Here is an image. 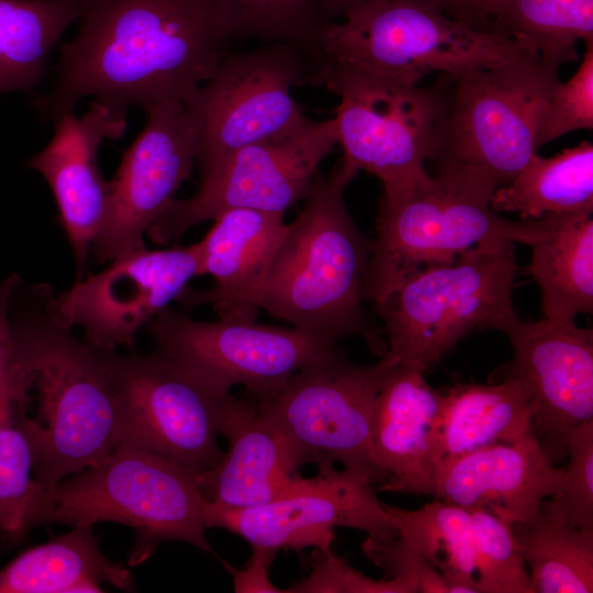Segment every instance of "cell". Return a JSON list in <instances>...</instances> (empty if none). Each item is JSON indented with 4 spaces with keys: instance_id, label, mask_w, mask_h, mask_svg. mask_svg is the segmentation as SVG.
I'll return each instance as SVG.
<instances>
[{
    "instance_id": "1",
    "label": "cell",
    "mask_w": 593,
    "mask_h": 593,
    "mask_svg": "<svg viewBox=\"0 0 593 593\" xmlns=\"http://www.w3.org/2000/svg\"><path fill=\"white\" fill-rule=\"evenodd\" d=\"M79 21L52 87L34 100L51 122L89 96L122 113L186 102L231 52L214 0H83Z\"/></svg>"
},
{
    "instance_id": "2",
    "label": "cell",
    "mask_w": 593,
    "mask_h": 593,
    "mask_svg": "<svg viewBox=\"0 0 593 593\" xmlns=\"http://www.w3.org/2000/svg\"><path fill=\"white\" fill-rule=\"evenodd\" d=\"M47 283L15 280L5 309L11 390L43 493L122 444L118 392L100 350L54 310Z\"/></svg>"
},
{
    "instance_id": "3",
    "label": "cell",
    "mask_w": 593,
    "mask_h": 593,
    "mask_svg": "<svg viewBox=\"0 0 593 593\" xmlns=\"http://www.w3.org/2000/svg\"><path fill=\"white\" fill-rule=\"evenodd\" d=\"M357 174L343 159L326 176L316 171L305 206L287 224L258 305L320 336H360L382 357L387 344L381 329L361 305L371 240L357 227L344 199Z\"/></svg>"
},
{
    "instance_id": "4",
    "label": "cell",
    "mask_w": 593,
    "mask_h": 593,
    "mask_svg": "<svg viewBox=\"0 0 593 593\" xmlns=\"http://www.w3.org/2000/svg\"><path fill=\"white\" fill-rule=\"evenodd\" d=\"M537 58L502 34L455 21L436 0H373L324 26L309 85L345 78L417 85L436 71L455 77Z\"/></svg>"
},
{
    "instance_id": "5",
    "label": "cell",
    "mask_w": 593,
    "mask_h": 593,
    "mask_svg": "<svg viewBox=\"0 0 593 593\" xmlns=\"http://www.w3.org/2000/svg\"><path fill=\"white\" fill-rule=\"evenodd\" d=\"M496 187L457 166H438L403 200L380 203L376 236L362 282V299H384L406 278L433 265L449 264L486 240L532 246L542 238L551 217L511 221L491 206Z\"/></svg>"
},
{
    "instance_id": "6",
    "label": "cell",
    "mask_w": 593,
    "mask_h": 593,
    "mask_svg": "<svg viewBox=\"0 0 593 593\" xmlns=\"http://www.w3.org/2000/svg\"><path fill=\"white\" fill-rule=\"evenodd\" d=\"M515 244L479 243L449 264L416 271L374 303L388 338L382 357L424 372L471 332H504L519 317L512 300Z\"/></svg>"
},
{
    "instance_id": "7",
    "label": "cell",
    "mask_w": 593,
    "mask_h": 593,
    "mask_svg": "<svg viewBox=\"0 0 593 593\" xmlns=\"http://www.w3.org/2000/svg\"><path fill=\"white\" fill-rule=\"evenodd\" d=\"M198 472L159 455L120 445L100 461L44 494L35 527L47 524L126 525L136 532L130 564L146 560L163 540L213 552L205 538Z\"/></svg>"
},
{
    "instance_id": "8",
    "label": "cell",
    "mask_w": 593,
    "mask_h": 593,
    "mask_svg": "<svg viewBox=\"0 0 593 593\" xmlns=\"http://www.w3.org/2000/svg\"><path fill=\"white\" fill-rule=\"evenodd\" d=\"M396 365L381 357L361 366L337 348L251 399L286 438L299 469L340 463L373 484L385 478L373 461L370 423L377 395Z\"/></svg>"
},
{
    "instance_id": "9",
    "label": "cell",
    "mask_w": 593,
    "mask_h": 593,
    "mask_svg": "<svg viewBox=\"0 0 593 593\" xmlns=\"http://www.w3.org/2000/svg\"><path fill=\"white\" fill-rule=\"evenodd\" d=\"M537 59L470 69L449 77L441 134L432 160L508 184L538 150V133L560 81Z\"/></svg>"
},
{
    "instance_id": "10",
    "label": "cell",
    "mask_w": 593,
    "mask_h": 593,
    "mask_svg": "<svg viewBox=\"0 0 593 593\" xmlns=\"http://www.w3.org/2000/svg\"><path fill=\"white\" fill-rule=\"evenodd\" d=\"M339 97L334 118L343 160L383 183L380 203L403 200L428 172L441 134L447 93L390 81L345 78L325 87Z\"/></svg>"
},
{
    "instance_id": "11",
    "label": "cell",
    "mask_w": 593,
    "mask_h": 593,
    "mask_svg": "<svg viewBox=\"0 0 593 593\" xmlns=\"http://www.w3.org/2000/svg\"><path fill=\"white\" fill-rule=\"evenodd\" d=\"M312 60L287 44L228 54L186 101L198 139L200 178L244 146L273 137L305 116L292 97L309 83Z\"/></svg>"
},
{
    "instance_id": "12",
    "label": "cell",
    "mask_w": 593,
    "mask_h": 593,
    "mask_svg": "<svg viewBox=\"0 0 593 593\" xmlns=\"http://www.w3.org/2000/svg\"><path fill=\"white\" fill-rule=\"evenodd\" d=\"M338 143L335 119L304 116L291 128L233 152L183 200L174 199L146 232L165 245L225 211L281 213L309 194L320 163Z\"/></svg>"
},
{
    "instance_id": "13",
    "label": "cell",
    "mask_w": 593,
    "mask_h": 593,
    "mask_svg": "<svg viewBox=\"0 0 593 593\" xmlns=\"http://www.w3.org/2000/svg\"><path fill=\"white\" fill-rule=\"evenodd\" d=\"M119 395L122 444L197 472L224 456L217 444L221 392L180 362L157 351L119 354L99 348Z\"/></svg>"
},
{
    "instance_id": "14",
    "label": "cell",
    "mask_w": 593,
    "mask_h": 593,
    "mask_svg": "<svg viewBox=\"0 0 593 593\" xmlns=\"http://www.w3.org/2000/svg\"><path fill=\"white\" fill-rule=\"evenodd\" d=\"M157 353L174 359L214 389L243 385L249 398L337 349V340L296 327L220 318L195 321L163 310L148 324Z\"/></svg>"
},
{
    "instance_id": "15",
    "label": "cell",
    "mask_w": 593,
    "mask_h": 593,
    "mask_svg": "<svg viewBox=\"0 0 593 593\" xmlns=\"http://www.w3.org/2000/svg\"><path fill=\"white\" fill-rule=\"evenodd\" d=\"M205 527L230 530L251 546L275 550L331 549L336 527L356 528L388 539L398 535L372 484L348 471L320 468L284 494L248 507L203 501Z\"/></svg>"
},
{
    "instance_id": "16",
    "label": "cell",
    "mask_w": 593,
    "mask_h": 593,
    "mask_svg": "<svg viewBox=\"0 0 593 593\" xmlns=\"http://www.w3.org/2000/svg\"><path fill=\"white\" fill-rule=\"evenodd\" d=\"M145 111L143 131L108 181L105 215L90 249L100 261L145 247L147 230L195 166L198 139L186 102L164 101Z\"/></svg>"
},
{
    "instance_id": "17",
    "label": "cell",
    "mask_w": 593,
    "mask_h": 593,
    "mask_svg": "<svg viewBox=\"0 0 593 593\" xmlns=\"http://www.w3.org/2000/svg\"><path fill=\"white\" fill-rule=\"evenodd\" d=\"M197 276H201L199 243L143 247L55 294L54 310L65 325L83 329L94 347H132L139 329L178 300Z\"/></svg>"
},
{
    "instance_id": "18",
    "label": "cell",
    "mask_w": 593,
    "mask_h": 593,
    "mask_svg": "<svg viewBox=\"0 0 593 593\" xmlns=\"http://www.w3.org/2000/svg\"><path fill=\"white\" fill-rule=\"evenodd\" d=\"M503 333L514 350L504 377L527 392L532 432L555 463L566 457L574 428L593 419V331L571 320L518 317Z\"/></svg>"
},
{
    "instance_id": "19",
    "label": "cell",
    "mask_w": 593,
    "mask_h": 593,
    "mask_svg": "<svg viewBox=\"0 0 593 593\" xmlns=\"http://www.w3.org/2000/svg\"><path fill=\"white\" fill-rule=\"evenodd\" d=\"M53 124L52 139L27 166L51 187L60 223L81 269L102 225L108 202V181L100 172L98 152L104 139H118L124 134L126 113L93 100L82 116L70 111Z\"/></svg>"
},
{
    "instance_id": "20",
    "label": "cell",
    "mask_w": 593,
    "mask_h": 593,
    "mask_svg": "<svg viewBox=\"0 0 593 593\" xmlns=\"http://www.w3.org/2000/svg\"><path fill=\"white\" fill-rule=\"evenodd\" d=\"M563 467H556L530 430L486 446L434 470L430 493L438 500L485 511L507 525L529 519L540 503L556 494Z\"/></svg>"
},
{
    "instance_id": "21",
    "label": "cell",
    "mask_w": 593,
    "mask_h": 593,
    "mask_svg": "<svg viewBox=\"0 0 593 593\" xmlns=\"http://www.w3.org/2000/svg\"><path fill=\"white\" fill-rule=\"evenodd\" d=\"M216 426L228 449L215 467L197 474L204 501L228 507L255 506L284 494L302 478L286 438L251 399L226 394Z\"/></svg>"
},
{
    "instance_id": "22",
    "label": "cell",
    "mask_w": 593,
    "mask_h": 593,
    "mask_svg": "<svg viewBox=\"0 0 593 593\" xmlns=\"http://www.w3.org/2000/svg\"><path fill=\"white\" fill-rule=\"evenodd\" d=\"M286 228L281 213L248 209L223 212L199 242L201 276H212L215 286L186 290L178 300L190 307L209 304L220 318L254 322L261 288Z\"/></svg>"
},
{
    "instance_id": "23",
    "label": "cell",
    "mask_w": 593,
    "mask_h": 593,
    "mask_svg": "<svg viewBox=\"0 0 593 593\" xmlns=\"http://www.w3.org/2000/svg\"><path fill=\"white\" fill-rule=\"evenodd\" d=\"M440 392L423 372L395 366L380 389L370 423V449L385 480L378 491L430 493L432 456Z\"/></svg>"
},
{
    "instance_id": "24",
    "label": "cell",
    "mask_w": 593,
    "mask_h": 593,
    "mask_svg": "<svg viewBox=\"0 0 593 593\" xmlns=\"http://www.w3.org/2000/svg\"><path fill=\"white\" fill-rule=\"evenodd\" d=\"M433 473L443 463L532 430L534 407L521 382L504 377L499 383H458L440 392ZM433 480V479H432Z\"/></svg>"
},
{
    "instance_id": "25",
    "label": "cell",
    "mask_w": 593,
    "mask_h": 593,
    "mask_svg": "<svg viewBox=\"0 0 593 593\" xmlns=\"http://www.w3.org/2000/svg\"><path fill=\"white\" fill-rule=\"evenodd\" d=\"M102 584L134 591L130 570L100 551L93 526H72L0 571V593H96L104 591Z\"/></svg>"
},
{
    "instance_id": "26",
    "label": "cell",
    "mask_w": 593,
    "mask_h": 593,
    "mask_svg": "<svg viewBox=\"0 0 593 593\" xmlns=\"http://www.w3.org/2000/svg\"><path fill=\"white\" fill-rule=\"evenodd\" d=\"M550 217L547 234L532 245L529 271L541 291L544 317L574 321L593 312V220Z\"/></svg>"
},
{
    "instance_id": "27",
    "label": "cell",
    "mask_w": 593,
    "mask_h": 593,
    "mask_svg": "<svg viewBox=\"0 0 593 593\" xmlns=\"http://www.w3.org/2000/svg\"><path fill=\"white\" fill-rule=\"evenodd\" d=\"M490 206L495 213H518L523 220L592 214V143L582 142L553 157L534 154L508 184L494 191Z\"/></svg>"
},
{
    "instance_id": "28",
    "label": "cell",
    "mask_w": 593,
    "mask_h": 593,
    "mask_svg": "<svg viewBox=\"0 0 593 593\" xmlns=\"http://www.w3.org/2000/svg\"><path fill=\"white\" fill-rule=\"evenodd\" d=\"M83 0H0V93L31 91Z\"/></svg>"
},
{
    "instance_id": "29",
    "label": "cell",
    "mask_w": 593,
    "mask_h": 593,
    "mask_svg": "<svg viewBox=\"0 0 593 593\" xmlns=\"http://www.w3.org/2000/svg\"><path fill=\"white\" fill-rule=\"evenodd\" d=\"M510 526L534 593L593 592V527L573 526L541 504Z\"/></svg>"
},
{
    "instance_id": "30",
    "label": "cell",
    "mask_w": 593,
    "mask_h": 593,
    "mask_svg": "<svg viewBox=\"0 0 593 593\" xmlns=\"http://www.w3.org/2000/svg\"><path fill=\"white\" fill-rule=\"evenodd\" d=\"M384 506L398 536L440 572L452 593H479L468 508L438 499L413 511Z\"/></svg>"
},
{
    "instance_id": "31",
    "label": "cell",
    "mask_w": 593,
    "mask_h": 593,
    "mask_svg": "<svg viewBox=\"0 0 593 593\" xmlns=\"http://www.w3.org/2000/svg\"><path fill=\"white\" fill-rule=\"evenodd\" d=\"M43 491L34 458L14 406L10 366L0 320V538L12 546L35 527Z\"/></svg>"
},
{
    "instance_id": "32",
    "label": "cell",
    "mask_w": 593,
    "mask_h": 593,
    "mask_svg": "<svg viewBox=\"0 0 593 593\" xmlns=\"http://www.w3.org/2000/svg\"><path fill=\"white\" fill-rule=\"evenodd\" d=\"M489 30L559 69L579 60L577 42H593V0H505Z\"/></svg>"
},
{
    "instance_id": "33",
    "label": "cell",
    "mask_w": 593,
    "mask_h": 593,
    "mask_svg": "<svg viewBox=\"0 0 593 593\" xmlns=\"http://www.w3.org/2000/svg\"><path fill=\"white\" fill-rule=\"evenodd\" d=\"M232 38L294 46L313 59L324 21L315 0H214Z\"/></svg>"
},
{
    "instance_id": "34",
    "label": "cell",
    "mask_w": 593,
    "mask_h": 593,
    "mask_svg": "<svg viewBox=\"0 0 593 593\" xmlns=\"http://www.w3.org/2000/svg\"><path fill=\"white\" fill-rule=\"evenodd\" d=\"M469 510V508H468ZM479 593H534L511 526L494 515L469 510Z\"/></svg>"
},
{
    "instance_id": "35",
    "label": "cell",
    "mask_w": 593,
    "mask_h": 593,
    "mask_svg": "<svg viewBox=\"0 0 593 593\" xmlns=\"http://www.w3.org/2000/svg\"><path fill=\"white\" fill-rule=\"evenodd\" d=\"M559 491L540 504L569 524L593 527V419L571 433Z\"/></svg>"
},
{
    "instance_id": "36",
    "label": "cell",
    "mask_w": 593,
    "mask_h": 593,
    "mask_svg": "<svg viewBox=\"0 0 593 593\" xmlns=\"http://www.w3.org/2000/svg\"><path fill=\"white\" fill-rule=\"evenodd\" d=\"M585 46L575 74L553 89L540 124L538 147L569 132L593 127V42Z\"/></svg>"
},
{
    "instance_id": "37",
    "label": "cell",
    "mask_w": 593,
    "mask_h": 593,
    "mask_svg": "<svg viewBox=\"0 0 593 593\" xmlns=\"http://www.w3.org/2000/svg\"><path fill=\"white\" fill-rule=\"evenodd\" d=\"M296 593H418L417 588L401 578L373 580L335 557L331 549H315L307 578L284 590Z\"/></svg>"
},
{
    "instance_id": "38",
    "label": "cell",
    "mask_w": 593,
    "mask_h": 593,
    "mask_svg": "<svg viewBox=\"0 0 593 593\" xmlns=\"http://www.w3.org/2000/svg\"><path fill=\"white\" fill-rule=\"evenodd\" d=\"M365 555L385 578H401L422 593H452L448 581L414 547L400 536L382 539L369 536L362 544Z\"/></svg>"
},
{
    "instance_id": "39",
    "label": "cell",
    "mask_w": 593,
    "mask_h": 593,
    "mask_svg": "<svg viewBox=\"0 0 593 593\" xmlns=\"http://www.w3.org/2000/svg\"><path fill=\"white\" fill-rule=\"evenodd\" d=\"M253 555L244 569L237 570L224 561L225 568L233 577L234 591L237 593H281L286 592L273 585L268 577L277 550L251 546Z\"/></svg>"
},
{
    "instance_id": "40",
    "label": "cell",
    "mask_w": 593,
    "mask_h": 593,
    "mask_svg": "<svg viewBox=\"0 0 593 593\" xmlns=\"http://www.w3.org/2000/svg\"><path fill=\"white\" fill-rule=\"evenodd\" d=\"M451 19L468 26L489 30L505 0H436Z\"/></svg>"
},
{
    "instance_id": "41",
    "label": "cell",
    "mask_w": 593,
    "mask_h": 593,
    "mask_svg": "<svg viewBox=\"0 0 593 593\" xmlns=\"http://www.w3.org/2000/svg\"><path fill=\"white\" fill-rule=\"evenodd\" d=\"M373 0H315L320 16L326 22L343 19L350 11Z\"/></svg>"
}]
</instances>
